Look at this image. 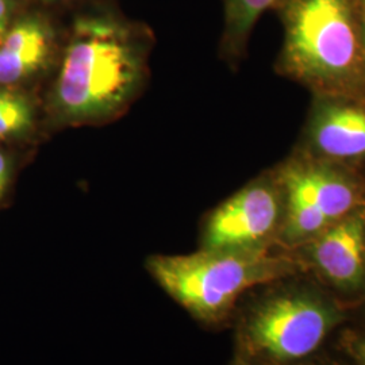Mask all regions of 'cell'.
I'll use <instances>...</instances> for the list:
<instances>
[{"instance_id":"cell-1","label":"cell","mask_w":365,"mask_h":365,"mask_svg":"<svg viewBox=\"0 0 365 365\" xmlns=\"http://www.w3.org/2000/svg\"><path fill=\"white\" fill-rule=\"evenodd\" d=\"M149 34L110 11L75 18L53 84L51 108L61 125H86L114 117L144 83Z\"/></svg>"},{"instance_id":"cell-2","label":"cell","mask_w":365,"mask_h":365,"mask_svg":"<svg viewBox=\"0 0 365 365\" xmlns=\"http://www.w3.org/2000/svg\"><path fill=\"white\" fill-rule=\"evenodd\" d=\"M279 68L319 96L361 99L365 92L359 0H282Z\"/></svg>"},{"instance_id":"cell-3","label":"cell","mask_w":365,"mask_h":365,"mask_svg":"<svg viewBox=\"0 0 365 365\" xmlns=\"http://www.w3.org/2000/svg\"><path fill=\"white\" fill-rule=\"evenodd\" d=\"M146 269L172 299L205 324L222 322L248 289L298 272L299 262L256 250H207L156 255Z\"/></svg>"},{"instance_id":"cell-4","label":"cell","mask_w":365,"mask_h":365,"mask_svg":"<svg viewBox=\"0 0 365 365\" xmlns=\"http://www.w3.org/2000/svg\"><path fill=\"white\" fill-rule=\"evenodd\" d=\"M341 319L339 306L327 295L309 286H291L250 307L241 324V345L253 359L297 363L312 356Z\"/></svg>"},{"instance_id":"cell-5","label":"cell","mask_w":365,"mask_h":365,"mask_svg":"<svg viewBox=\"0 0 365 365\" xmlns=\"http://www.w3.org/2000/svg\"><path fill=\"white\" fill-rule=\"evenodd\" d=\"M277 179L284 197L279 237L288 245L306 244L365 205L363 190L354 178L317 157L288 163Z\"/></svg>"},{"instance_id":"cell-6","label":"cell","mask_w":365,"mask_h":365,"mask_svg":"<svg viewBox=\"0 0 365 365\" xmlns=\"http://www.w3.org/2000/svg\"><path fill=\"white\" fill-rule=\"evenodd\" d=\"M284 217L283 190L277 178L264 176L249 182L214 210L202 230L207 250L269 248L280 233Z\"/></svg>"},{"instance_id":"cell-7","label":"cell","mask_w":365,"mask_h":365,"mask_svg":"<svg viewBox=\"0 0 365 365\" xmlns=\"http://www.w3.org/2000/svg\"><path fill=\"white\" fill-rule=\"evenodd\" d=\"M314 268L339 291L354 292L365 284V205L306 242Z\"/></svg>"},{"instance_id":"cell-8","label":"cell","mask_w":365,"mask_h":365,"mask_svg":"<svg viewBox=\"0 0 365 365\" xmlns=\"http://www.w3.org/2000/svg\"><path fill=\"white\" fill-rule=\"evenodd\" d=\"M309 138L325 161L344 163L365 158V103L360 99L319 96L314 108Z\"/></svg>"},{"instance_id":"cell-9","label":"cell","mask_w":365,"mask_h":365,"mask_svg":"<svg viewBox=\"0 0 365 365\" xmlns=\"http://www.w3.org/2000/svg\"><path fill=\"white\" fill-rule=\"evenodd\" d=\"M56 31L48 18L31 14L16 21L0 41V86L36 76L52 61Z\"/></svg>"},{"instance_id":"cell-10","label":"cell","mask_w":365,"mask_h":365,"mask_svg":"<svg viewBox=\"0 0 365 365\" xmlns=\"http://www.w3.org/2000/svg\"><path fill=\"white\" fill-rule=\"evenodd\" d=\"M282 0H223L221 51L225 58L235 61L247 49L250 33L261 15L274 10Z\"/></svg>"},{"instance_id":"cell-11","label":"cell","mask_w":365,"mask_h":365,"mask_svg":"<svg viewBox=\"0 0 365 365\" xmlns=\"http://www.w3.org/2000/svg\"><path fill=\"white\" fill-rule=\"evenodd\" d=\"M34 118V106L26 95L0 86V140L26 135Z\"/></svg>"},{"instance_id":"cell-12","label":"cell","mask_w":365,"mask_h":365,"mask_svg":"<svg viewBox=\"0 0 365 365\" xmlns=\"http://www.w3.org/2000/svg\"><path fill=\"white\" fill-rule=\"evenodd\" d=\"M345 349L357 365H365V336L351 334L344 341Z\"/></svg>"},{"instance_id":"cell-13","label":"cell","mask_w":365,"mask_h":365,"mask_svg":"<svg viewBox=\"0 0 365 365\" xmlns=\"http://www.w3.org/2000/svg\"><path fill=\"white\" fill-rule=\"evenodd\" d=\"M13 0H0V41L10 29V21L13 15Z\"/></svg>"},{"instance_id":"cell-14","label":"cell","mask_w":365,"mask_h":365,"mask_svg":"<svg viewBox=\"0 0 365 365\" xmlns=\"http://www.w3.org/2000/svg\"><path fill=\"white\" fill-rule=\"evenodd\" d=\"M10 163L7 157L0 152V197L4 194L7 184L10 182Z\"/></svg>"},{"instance_id":"cell-15","label":"cell","mask_w":365,"mask_h":365,"mask_svg":"<svg viewBox=\"0 0 365 365\" xmlns=\"http://www.w3.org/2000/svg\"><path fill=\"white\" fill-rule=\"evenodd\" d=\"M363 49H364V66H365V16L363 22Z\"/></svg>"},{"instance_id":"cell-16","label":"cell","mask_w":365,"mask_h":365,"mask_svg":"<svg viewBox=\"0 0 365 365\" xmlns=\"http://www.w3.org/2000/svg\"><path fill=\"white\" fill-rule=\"evenodd\" d=\"M45 1H51V3H69V1H75V0H45Z\"/></svg>"},{"instance_id":"cell-17","label":"cell","mask_w":365,"mask_h":365,"mask_svg":"<svg viewBox=\"0 0 365 365\" xmlns=\"http://www.w3.org/2000/svg\"><path fill=\"white\" fill-rule=\"evenodd\" d=\"M359 3H360V9H361V13L365 16V0H359Z\"/></svg>"},{"instance_id":"cell-18","label":"cell","mask_w":365,"mask_h":365,"mask_svg":"<svg viewBox=\"0 0 365 365\" xmlns=\"http://www.w3.org/2000/svg\"><path fill=\"white\" fill-rule=\"evenodd\" d=\"M240 365H252V364H240Z\"/></svg>"}]
</instances>
